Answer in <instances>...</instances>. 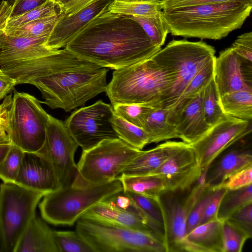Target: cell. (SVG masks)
Listing matches in <instances>:
<instances>
[{"mask_svg":"<svg viewBox=\"0 0 252 252\" xmlns=\"http://www.w3.org/2000/svg\"><path fill=\"white\" fill-rule=\"evenodd\" d=\"M203 173L191 146L178 141L171 155L150 175L160 177L166 189L184 190L197 183Z\"/></svg>","mask_w":252,"mask_h":252,"instance_id":"9a60e30c","label":"cell"},{"mask_svg":"<svg viewBox=\"0 0 252 252\" xmlns=\"http://www.w3.org/2000/svg\"><path fill=\"white\" fill-rule=\"evenodd\" d=\"M65 48L81 58L114 70L149 59L161 49L130 17L110 13L107 8Z\"/></svg>","mask_w":252,"mask_h":252,"instance_id":"6da1fadb","label":"cell"},{"mask_svg":"<svg viewBox=\"0 0 252 252\" xmlns=\"http://www.w3.org/2000/svg\"><path fill=\"white\" fill-rule=\"evenodd\" d=\"M17 85V81L0 69V100L4 99Z\"/></svg>","mask_w":252,"mask_h":252,"instance_id":"f907efd6","label":"cell"},{"mask_svg":"<svg viewBox=\"0 0 252 252\" xmlns=\"http://www.w3.org/2000/svg\"><path fill=\"white\" fill-rule=\"evenodd\" d=\"M252 63L239 56L230 47L216 57L214 79L220 97L239 90L252 91Z\"/></svg>","mask_w":252,"mask_h":252,"instance_id":"2e32d148","label":"cell"},{"mask_svg":"<svg viewBox=\"0 0 252 252\" xmlns=\"http://www.w3.org/2000/svg\"><path fill=\"white\" fill-rule=\"evenodd\" d=\"M60 13L61 12L57 5L51 0H48L40 6L19 16L8 18L4 28L16 27L40 18L57 15Z\"/></svg>","mask_w":252,"mask_h":252,"instance_id":"ab89813d","label":"cell"},{"mask_svg":"<svg viewBox=\"0 0 252 252\" xmlns=\"http://www.w3.org/2000/svg\"><path fill=\"white\" fill-rule=\"evenodd\" d=\"M112 106L115 115L141 128L155 108L149 104L141 103H121Z\"/></svg>","mask_w":252,"mask_h":252,"instance_id":"e575fe53","label":"cell"},{"mask_svg":"<svg viewBox=\"0 0 252 252\" xmlns=\"http://www.w3.org/2000/svg\"><path fill=\"white\" fill-rule=\"evenodd\" d=\"M235 143L217 156L204 171L202 178L205 186L219 188L233 174L252 165L251 149Z\"/></svg>","mask_w":252,"mask_h":252,"instance_id":"e0dca14e","label":"cell"},{"mask_svg":"<svg viewBox=\"0 0 252 252\" xmlns=\"http://www.w3.org/2000/svg\"><path fill=\"white\" fill-rule=\"evenodd\" d=\"M141 0L153 2V1H158V0Z\"/></svg>","mask_w":252,"mask_h":252,"instance_id":"9f6ffc18","label":"cell"},{"mask_svg":"<svg viewBox=\"0 0 252 252\" xmlns=\"http://www.w3.org/2000/svg\"><path fill=\"white\" fill-rule=\"evenodd\" d=\"M123 191L135 203L144 214L147 225L154 235L163 242V220L160 208L157 200L135 193Z\"/></svg>","mask_w":252,"mask_h":252,"instance_id":"f1b7e54d","label":"cell"},{"mask_svg":"<svg viewBox=\"0 0 252 252\" xmlns=\"http://www.w3.org/2000/svg\"><path fill=\"white\" fill-rule=\"evenodd\" d=\"M111 123L119 138L131 146L142 150L149 144V136L142 128L126 122L115 114Z\"/></svg>","mask_w":252,"mask_h":252,"instance_id":"d6a6232c","label":"cell"},{"mask_svg":"<svg viewBox=\"0 0 252 252\" xmlns=\"http://www.w3.org/2000/svg\"><path fill=\"white\" fill-rule=\"evenodd\" d=\"M230 1H239L252 5V0H160V4L163 10Z\"/></svg>","mask_w":252,"mask_h":252,"instance_id":"f6af8a7d","label":"cell"},{"mask_svg":"<svg viewBox=\"0 0 252 252\" xmlns=\"http://www.w3.org/2000/svg\"><path fill=\"white\" fill-rule=\"evenodd\" d=\"M75 230L94 252H166L163 242L152 233L79 219Z\"/></svg>","mask_w":252,"mask_h":252,"instance_id":"30bf717a","label":"cell"},{"mask_svg":"<svg viewBox=\"0 0 252 252\" xmlns=\"http://www.w3.org/2000/svg\"><path fill=\"white\" fill-rule=\"evenodd\" d=\"M204 188L202 176L190 188L164 190L156 199L162 215L166 252H186L187 220Z\"/></svg>","mask_w":252,"mask_h":252,"instance_id":"8fae6325","label":"cell"},{"mask_svg":"<svg viewBox=\"0 0 252 252\" xmlns=\"http://www.w3.org/2000/svg\"><path fill=\"white\" fill-rule=\"evenodd\" d=\"M104 201L110 205L135 217L147 225L144 214L135 203L124 192L123 190L111 196Z\"/></svg>","mask_w":252,"mask_h":252,"instance_id":"b9f144b4","label":"cell"},{"mask_svg":"<svg viewBox=\"0 0 252 252\" xmlns=\"http://www.w3.org/2000/svg\"><path fill=\"white\" fill-rule=\"evenodd\" d=\"M11 146V144H0V163L6 156Z\"/></svg>","mask_w":252,"mask_h":252,"instance_id":"11a10c76","label":"cell"},{"mask_svg":"<svg viewBox=\"0 0 252 252\" xmlns=\"http://www.w3.org/2000/svg\"><path fill=\"white\" fill-rule=\"evenodd\" d=\"M215 57L206 63L191 79L175 105L170 109H167L169 112L177 110L186 102L197 95L213 80Z\"/></svg>","mask_w":252,"mask_h":252,"instance_id":"4dcf8cb0","label":"cell"},{"mask_svg":"<svg viewBox=\"0 0 252 252\" xmlns=\"http://www.w3.org/2000/svg\"><path fill=\"white\" fill-rule=\"evenodd\" d=\"M252 202V184L235 189H227L220 201L217 218L224 221L233 213Z\"/></svg>","mask_w":252,"mask_h":252,"instance_id":"f546056e","label":"cell"},{"mask_svg":"<svg viewBox=\"0 0 252 252\" xmlns=\"http://www.w3.org/2000/svg\"><path fill=\"white\" fill-rule=\"evenodd\" d=\"M64 13L47 16L16 27L4 28L3 33L9 36L32 37L49 34L56 23Z\"/></svg>","mask_w":252,"mask_h":252,"instance_id":"1f68e13d","label":"cell"},{"mask_svg":"<svg viewBox=\"0 0 252 252\" xmlns=\"http://www.w3.org/2000/svg\"><path fill=\"white\" fill-rule=\"evenodd\" d=\"M250 121L224 115L197 141L190 144L204 172L224 150L251 132Z\"/></svg>","mask_w":252,"mask_h":252,"instance_id":"5bb4252c","label":"cell"},{"mask_svg":"<svg viewBox=\"0 0 252 252\" xmlns=\"http://www.w3.org/2000/svg\"><path fill=\"white\" fill-rule=\"evenodd\" d=\"M12 94L7 95L0 104V117L4 116L12 101Z\"/></svg>","mask_w":252,"mask_h":252,"instance_id":"db71d44e","label":"cell"},{"mask_svg":"<svg viewBox=\"0 0 252 252\" xmlns=\"http://www.w3.org/2000/svg\"><path fill=\"white\" fill-rule=\"evenodd\" d=\"M168 110L155 108L149 114L142 128L149 138V144L158 143L171 139L179 138L173 124L168 120Z\"/></svg>","mask_w":252,"mask_h":252,"instance_id":"d4e9b609","label":"cell"},{"mask_svg":"<svg viewBox=\"0 0 252 252\" xmlns=\"http://www.w3.org/2000/svg\"><path fill=\"white\" fill-rule=\"evenodd\" d=\"M168 120L174 125L179 138L189 145L199 140L211 127L202 112L201 93L178 109L168 111Z\"/></svg>","mask_w":252,"mask_h":252,"instance_id":"ffe728a7","label":"cell"},{"mask_svg":"<svg viewBox=\"0 0 252 252\" xmlns=\"http://www.w3.org/2000/svg\"><path fill=\"white\" fill-rule=\"evenodd\" d=\"M53 234L59 252H94L76 230H53Z\"/></svg>","mask_w":252,"mask_h":252,"instance_id":"8d00e7d4","label":"cell"},{"mask_svg":"<svg viewBox=\"0 0 252 252\" xmlns=\"http://www.w3.org/2000/svg\"><path fill=\"white\" fill-rule=\"evenodd\" d=\"M252 165L233 174L219 187H224L227 189H235L252 184Z\"/></svg>","mask_w":252,"mask_h":252,"instance_id":"ee69618b","label":"cell"},{"mask_svg":"<svg viewBox=\"0 0 252 252\" xmlns=\"http://www.w3.org/2000/svg\"><path fill=\"white\" fill-rule=\"evenodd\" d=\"M78 147L64 122L50 115L44 143L36 153L49 163L61 187L69 185L76 173L74 155Z\"/></svg>","mask_w":252,"mask_h":252,"instance_id":"4fadbf2b","label":"cell"},{"mask_svg":"<svg viewBox=\"0 0 252 252\" xmlns=\"http://www.w3.org/2000/svg\"><path fill=\"white\" fill-rule=\"evenodd\" d=\"M252 8V4L230 1L163 9L161 16L173 35L220 40L240 29Z\"/></svg>","mask_w":252,"mask_h":252,"instance_id":"3957f363","label":"cell"},{"mask_svg":"<svg viewBox=\"0 0 252 252\" xmlns=\"http://www.w3.org/2000/svg\"><path fill=\"white\" fill-rule=\"evenodd\" d=\"M123 190L118 179L88 186L70 183L44 195L38 204L41 216L53 225L71 226L91 207Z\"/></svg>","mask_w":252,"mask_h":252,"instance_id":"8992f818","label":"cell"},{"mask_svg":"<svg viewBox=\"0 0 252 252\" xmlns=\"http://www.w3.org/2000/svg\"><path fill=\"white\" fill-rule=\"evenodd\" d=\"M129 17L141 27L154 44L161 47L164 44L169 31L163 21L161 13L155 17Z\"/></svg>","mask_w":252,"mask_h":252,"instance_id":"d590c367","label":"cell"},{"mask_svg":"<svg viewBox=\"0 0 252 252\" xmlns=\"http://www.w3.org/2000/svg\"><path fill=\"white\" fill-rule=\"evenodd\" d=\"M141 151L120 138L104 140L94 147L82 151L71 183L88 186L116 180Z\"/></svg>","mask_w":252,"mask_h":252,"instance_id":"ba28073f","label":"cell"},{"mask_svg":"<svg viewBox=\"0 0 252 252\" xmlns=\"http://www.w3.org/2000/svg\"><path fill=\"white\" fill-rule=\"evenodd\" d=\"M178 141L167 140L146 151L141 150L126 166L121 174L127 176L150 175L171 155Z\"/></svg>","mask_w":252,"mask_h":252,"instance_id":"cb8c5ba5","label":"cell"},{"mask_svg":"<svg viewBox=\"0 0 252 252\" xmlns=\"http://www.w3.org/2000/svg\"><path fill=\"white\" fill-rule=\"evenodd\" d=\"M10 144L5 126L4 116L0 117V144Z\"/></svg>","mask_w":252,"mask_h":252,"instance_id":"f5cc1de1","label":"cell"},{"mask_svg":"<svg viewBox=\"0 0 252 252\" xmlns=\"http://www.w3.org/2000/svg\"><path fill=\"white\" fill-rule=\"evenodd\" d=\"M33 95L14 90L5 114V126L10 144L25 153H36L42 147L50 115Z\"/></svg>","mask_w":252,"mask_h":252,"instance_id":"52a82bcc","label":"cell"},{"mask_svg":"<svg viewBox=\"0 0 252 252\" xmlns=\"http://www.w3.org/2000/svg\"><path fill=\"white\" fill-rule=\"evenodd\" d=\"M215 53L213 46L202 41L174 39L151 57L170 83L162 107L170 109L175 105L191 79Z\"/></svg>","mask_w":252,"mask_h":252,"instance_id":"5b68a950","label":"cell"},{"mask_svg":"<svg viewBox=\"0 0 252 252\" xmlns=\"http://www.w3.org/2000/svg\"><path fill=\"white\" fill-rule=\"evenodd\" d=\"M170 87L167 76L151 58L115 70L105 92L112 106L141 103L158 108Z\"/></svg>","mask_w":252,"mask_h":252,"instance_id":"277c9868","label":"cell"},{"mask_svg":"<svg viewBox=\"0 0 252 252\" xmlns=\"http://www.w3.org/2000/svg\"><path fill=\"white\" fill-rule=\"evenodd\" d=\"M108 71L64 48L49 55L40 76L28 84L40 91L41 103L67 112L105 92Z\"/></svg>","mask_w":252,"mask_h":252,"instance_id":"7a4b0ae2","label":"cell"},{"mask_svg":"<svg viewBox=\"0 0 252 252\" xmlns=\"http://www.w3.org/2000/svg\"><path fill=\"white\" fill-rule=\"evenodd\" d=\"M113 0H96L74 14H63L53 27L45 45L55 49L65 48L91 20L106 9Z\"/></svg>","mask_w":252,"mask_h":252,"instance_id":"ac0fdd59","label":"cell"},{"mask_svg":"<svg viewBox=\"0 0 252 252\" xmlns=\"http://www.w3.org/2000/svg\"><path fill=\"white\" fill-rule=\"evenodd\" d=\"M25 152L12 145L0 163V179L3 182L15 183L18 176Z\"/></svg>","mask_w":252,"mask_h":252,"instance_id":"74e56055","label":"cell"},{"mask_svg":"<svg viewBox=\"0 0 252 252\" xmlns=\"http://www.w3.org/2000/svg\"><path fill=\"white\" fill-rule=\"evenodd\" d=\"M201 105L204 118L211 126L225 115L220 100V95L214 79L201 92Z\"/></svg>","mask_w":252,"mask_h":252,"instance_id":"836d02e7","label":"cell"},{"mask_svg":"<svg viewBox=\"0 0 252 252\" xmlns=\"http://www.w3.org/2000/svg\"><path fill=\"white\" fill-rule=\"evenodd\" d=\"M80 219L116 227H125L154 235L151 229L135 217L102 201L87 210Z\"/></svg>","mask_w":252,"mask_h":252,"instance_id":"7402d4cb","label":"cell"},{"mask_svg":"<svg viewBox=\"0 0 252 252\" xmlns=\"http://www.w3.org/2000/svg\"><path fill=\"white\" fill-rule=\"evenodd\" d=\"M114 114L112 105L99 100L73 111L64 123L78 145L87 151L104 140L119 138L111 123Z\"/></svg>","mask_w":252,"mask_h":252,"instance_id":"7c38bea8","label":"cell"},{"mask_svg":"<svg viewBox=\"0 0 252 252\" xmlns=\"http://www.w3.org/2000/svg\"><path fill=\"white\" fill-rule=\"evenodd\" d=\"M222 223L217 218L195 227L186 235V252H222Z\"/></svg>","mask_w":252,"mask_h":252,"instance_id":"603a6c76","label":"cell"},{"mask_svg":"<svg viewBox=\"0 0 252 252\" xmlns=\"http://www.w3.org/2000/svg\"><path fill=\"white\" fill-rule=\"evenodd\" d=\"M217 188L205 186L199 198L190 212L186 224L187 234L199 225L200 220L209 202L213 197Z\"/></svg>","mask_w":252,"mask_h":252,"instance_id":"60d3db41","label":"cell"},{"mask_svg":"<svg viewBox=\"0 0 252 252\" xmlns=\"http://www.w3.org/2000/svg\"><path fill=\"white\" fill-rule=\"evenodd\" d=\"M14 252H59L53 230L36 214L22 234Z\"/></svg>","mask_w":252,"mask_h":252,"instance_id":"44dd1931","label":"cell"},{"mask_svg":"<svg viewBox=\"0 0 252 252\" xmlns=\"http://www.w3.org/2000/svg\"><path fill=\"white\" fill-rule=\"evenodd\" d=\"M250 239L247 234L228 220L222 223V252H241Z\"/></svg>","mask_w":252,"mask_h":252,"instance_id":"f35d334b","label":"cell"},{"mask_svg":"<svg viewBox=\"0 0 252 252\" xmlns=\"http://www.w3.org/2000/svg\"><path fill=\"white\" fill-rule=\"evenodd\" d=\"M226 190V188L222 187L217 188L213 197L205 208L199 224L217 218V216L219 205Z\"/></svg>","mask_w":252,"mask_h":252,"instance_id":"7dc6e473","label":"cell"},{"mask_svg":"<svg viewBox=\"0 0 252 252\" xmlns=\"http://www.w3.org/2000/svg\"><path fill=\"white\" fill-rule=\"evenodd\" d=\"M65 15L74 14L96 0H51Z\"/></svg>","mask_w":252,"mask_h":252,"instance_id":"681fc988","label":"cell"},{"mask_svg":"<svg viewBox=\"0 0 252 252\" xmlns=\"http://www.w3.org/2000/svg\"><path fill=\"white\" fill-rule=\"evenodd\" d=\"M231 47L241 58L252 63V32L244 33L235 40Z\"/></svg>","mask_w":252,"mask_h":252,"instance_id":"bcb514c9","label":"cell"},{"mask_svg":"<svg viewBox=\"0 0 252 252\" xmlns=\"http://www.w3.org/2000/svg\"><path fill=\"white\" fill-rule=\"evenodd\" d=\"M224 113L237 119L251 121L252 118V91L239 90L220 97Z\"/></svg>","mask_w":252,"mask_h":252,"instance_id":"4316f807","label":"cell"},{"mask_svg":"<svg viewBox=\"0 0 252 252\" xmlns=\"http://www.w3.org/2000/svg\"><path fill=\"white\" fill-rule=\"evenodd\" d=\"M45 194L16 183L0 185V251L14 252Z\"/></svg>","mask_w":252,"mask_h":252,"instance_id":"9c48e42d","label":"cell"},{"mask_svg":"<svg viewBox=\"0 0 252 252\" xmlns=\"http://www.w3.org/2000/svg\"><path fill=\"white\" fill-rule=\"evenodd\" d=\"M11 3V12L8 18L19 16L37 8L50 0H6Z\"/></svg>","mask_w":252,"mask_h":252,"instance_id":"c3c4849f","label":"cell"},{"mask_svg":"<svg viewBox=\"0 0 252 252\" xmlns=\"http://www.w3.org/2000/svg\"><path fill=\"white\" fill-rule=\"evenodd\" d=\"M15 183L45 194L62 188L49 163L36 153H25Z\"/></svg>","mask_w":252,"mask_h":252,"instance_id":"d6986e66","label":"cell"},{"mask_svg":"<svg viewBox=\"0 0 252 252\" xmlns=\"http://www.w3.org/2000/svg\"><path fill=\"white\" fill-rule=\"evenodd\" d=\"M112 13L127 16L155 17L162 11L160 0H113L107 7Z\"/></svg>","mask_w":252,"mask_h":252,"instance_id":"83f0119b","label":"cell"},{"mask_svg":"<svg viewBox=\"0 0 252 252\" xmlns=\"http://www.w3.org/2000/svg\"><path fill=\"white\" fill-rule=\"evenodd\" d=\"M117 179L121 182L123 191L156 200L162 191L166 190L164 181L156 175L127 176L121 174Z\"/></svg>","mask_w":252,"mask_h":252,"instance_id":"484cf974","label":"cell"},{"mask_svg":"<svg viewBox=\"0 0 252 252\" xmlns=\"http://www.w3.org/2000/svg\"><path fill=\"white\" fill-rule=\"evenodd\" d=\"M252 237V202L248 203L233 213L227 219Z\"/></svg>","mask_w":252,"mask_h":252,"instance_id":"7bdbcfd3","label":"cell"},{"mask_svg":"<svg viewBox=\"0 0 252 252\" xmlns=\"http://www.w3.org/2000/svg\"><path fill=\"white\" fill-rule=\"evenodd\" d=\"M11 3L6 0L0 3V36L3 33L6 20L11 12Z\"/></svg>","mask_w":252,"mask_h":252,"instance_id":"816d5d0a","label":"cell"},{"mask_svg":"<svg viewBox=\"0 0 252 252\" xmlns=\"http://www.w3.org/2000/svg\"></svg>","mask_w":252,"mask_h":252,"instance_id":"6f0895ef","label":"cell"}]
</instances>
